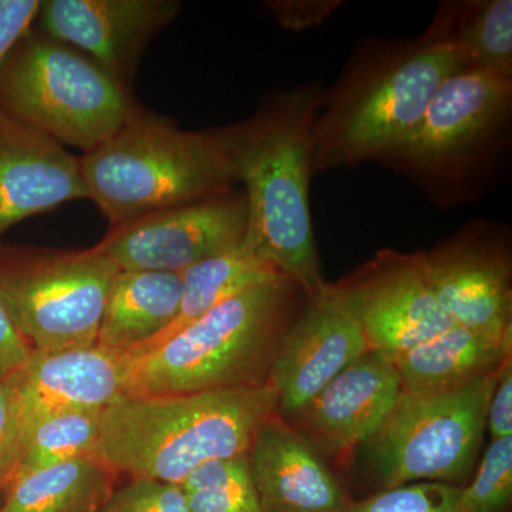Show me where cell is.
<instances>
[{"instance_id":"26","label":"cell","mask_w":512,"mask_h":512,"mask_svg":"<svg viewBox=\"0 0 512 512\" xmlns=\"http://www.w3.org/2000/svg\"><path fill=\"white\" fill-rule=\"evenodd\" d=\"M512 503V436L491 441L476 477L460 487V512H508Z\"/></svg>"},{"instance_id":"31","label":"cell","mask_w":512,"mask_h":512,"mask_svg":"<svg viewBox=\"0 0 512 512\" xmlns=\"http://www.w3.org/2000/svg\"><path fill=\"white\" fill-rule=\"evenodd\" d=\"M40 0H0V63L35 26Z\"/></svg>"},{"instance_id":"10","label":"cell","mask_w":512,"mask_h":512,"mask_svg":"<svg viewBox=\"0 0 512 512\" xmlns=\"http://www.w3.org/2000/svg\"><path fill=\"white\" fill-rule=\"evenodd\" d=\"M247 228V198L232 190L111 227L96 247L121 271L183 274L241 245Z\"/></svg>"},{"instance_id":"1","label":"cell","mask_w":512,"mask_h":512,"mask_svg":"<svg viewBox=\"0 0 512 512\" xmlns=\"http://www.w3.org/2000/svg\"><path fill=\"white\" fill-rule=\"evenodd\" d=\"M318 83L269 97L251 119L224 127L248 204L244 244L306 296L325 286L309 205Z\"/></svg>"},{"instance_id":"2","label":"cell","mask_w":512,"mask_h":512,"mask_svg":"<svg viewBox=\"0 0 512 512\" xmlns=\"http://www.w3.org/2000/svg\"><path fill=\"white\" fill-rule=\"evenodd\" d=\"M466 67L437 18L417 39L363 43L323 90L313 175L382 161L412 136L440 84Z\"/></svg>"},{"instance_id":"12","label":"cell","mask_w":512,"mask_h":512,"mask_svg":"<svg viewBox=\"0 0 512 512\" xmlns=\"http://www.w3.org/2000/svg\"><path fill=\"white\" fill-rule=\"evenodd\" d=\"M421 254L437 301L454 325L512 342L507 234L488 222H473Z\"/></svg>"},{"instance_id":"17","label":"cell","mask_w":512,"mask_h":512,"mask_svg":"<svg viewBox=\"0 0 512 512\" xmlns=\"http://www.w3.org/2000/svg\"><path fill=\"white\" fill-rule=\"evenodd\" d=\"M18 402L20 426L40 414L62 410H100L126 396L127 362L92 346L43 352L8 375Z\"/></svg>"},{"instance_id":"28","label":"cell","mask_w":512,"mask_h":512,"mask_svg":"<svg viewBox=\"0 0 512 512\" xmlns=\"http://www.w3.org/2000/svg\"><path fill=\"white\" fill-rule=\"evenodd\" d=\"M99 512H190L180 485L131 478L114 491Z\"/></svg>"},{"instance_id":"5","label":"cell","mask_w":512,"mask_h":512,"mask_svg":"<svg viewBox=\"0 0 512 512\" xmlns=\"http://www.w3.org/2000/svg\"><path fill=\"white\" fill-rule=\"evenodd\" d=\"M286 278L245 289L156 348L126 359V396H171L247 386L268 380L269 367L291 325Z\"/></svg>"},{"instance_id":"16","label":"cell","mask_w":512,"mask_h":512,"mask_svg":"<svg viewBox=\"0 0 512 512\" xmlns=\"http://www.w3.org/2000/svg\"><path fill=\"white\" fill-rule=\"evenodd\" d=\"M76 200H89L80 158L0 113V238L20 221Z\"/></svg>"},{"instance_id":"13","label":"cell","mask_w":512,"mask_h":512,"mask_svg":"<svg viewBox=\"0 0 512 512\" xmlns=\"http://www.w3.org/2000/svg\"><path fill=\"white\" fill-rule=\"evenodd\" d=\"M369 349L365 332L335 284L306 296L276 349L268 380L278 413L298 417L316 394Z\"/></svg>"},{"instance_id":"23","label":"cell","mask_w":512,"mask_h":512,"mask_svg":"<svg viewBox=\"0 0 512 512\" xmlns=\"http://www.w3.org/2000/svg\"><path fill=\"white\" fill-rule=\"evenodd\" d=\"M436 18L460 50L467 69L512 80L511 0L444 3Z\"/></svg>"},{"instance_id":"6","label":"cell","mask_w":512,"mask_h":512,"mask_svg":"<svg viewBox=\"0 0 512 512\" xmlns=\"http://www.w3.org/2000/svg\"><path fill=\"white\" fill-rule=\"evenodd\" d=\"M138 110L128 87L92 57L30 29L0 63V113L84 153Z\"/></svg>"},{"instance_id":"20","label":"cell","mask_w":512,"mask_h":512,"mask_svg":"<svg viewBox=\"0 0 512 512\" xmlns=\"http://www.w3.org/2000/svg\"><path fill=\"white\" fill-rule=\"evenodd\" d=\"M512 342L451 326L393 360L403 392L439 393L460 389L500 369Z\"/></svg>"},{"instance_id":"32","label":"cell","mask_w":512,"mask_h":512,"mask_svg":"<svg viewBox=\"0 0 512 512\" xmlns=\"http://www.w3.org/2000/svg\"><path fill=\"white\" fill-rule=\"evenodd\" d=\"M487 429H490L493 440L512 436L511 356L505 359L498 370L497 380L488 403Z\"/></svg>"},{"instance_id":"19","label":"cell","mask_w":512,"mask_h":512,"mask_svg":"<svg viewBox=\"0 0 512 512\" xmlns=\"http://www.w3.org/2000/svg\"><path fill=\"white\" fill-rule=\"evenodd\" d=\"M183 276L120 271L111 285L96 346L127 359L174 322Z\"/></svg>"},{"instance_id":"30","label":"cell","mask_w":512,"mask_h":512,"mask_svg":"<svg viewBox=\"0 0 512 512\" xmlns=\"http://www.w3.org/2000/svg\"><path fill=\"white\" fill-rule=\"evenodd\" d=\"M266 9L291 32L318 28L343 5L339 0H269Z\"/></svg>"},{"instance_id":"33","label":"cell","mask_w":512,"mask_h":512,"mask_svg":"<svg viewBox=\"0 0 512 512\" xmlns=\"http://www.w3.org/2000/svg\"><path fill=\"white\" fill-rule=\"evenodd\" d=\"M32 353L0 299V375L8 376L18 370Z\"/></svg>"},{"instance_id":"34","label":"cell","mask_w":512,"mask_h":512,"mask_svg":"<svg viewBox=\"0 0 512 512\" xmlns=\"http://www.w3.org/2000/svg\"><path fill=\"white\" fill-rule=\"evenodd\" d=\"M94 512H99V511H94Z\"/></svg>"},{"instance_id":"7","label":"cell","mask_w":512,"mask_h":512,"mask_svg":"<svg viewBox=\"0 0 512 512\" xmlns=\"http://www.w3.org/2000/svg\"><path fill=\"white\" fill-rule=\"evenodd\" d=\"M511 116L512 80L466 67L440 84L412 136L380 163L453 204L507 143Z\"/></svg>"},{"instance_id":"11","label":"cell","mask_w":512,"mask_h":512,"mask_svg":"<svg viewBox=\"0 0 512 512\" xmlns=\"http://www.w3.org/2000/svg\"><path fill=\"white\" fill-rule=\"evenodd\" d=\"M335 285L359 320L369 349L392 362L454 326L437 301L421 252L386 249Z\"/></svg>"},{"instance_id":"27","label":"cell","mask_w":512,"mask_h":512,"mask_svg":"<svg viewBox=\"0 0 512 512\" xmlns=\"http://www.w3.org/2000/svg\"><path fill=\"white\" fill-rule=\"evenodd\" d=\"M461 485L413 483L384 488L362 501H352L348 512H460Z\"/></svg>"},{"instance_id":"3","label":"cell","mask_w":512,"mask_h":512,"mask_svg":"<svg viewBox=\"0 0 512 512\" xmlns=\"http://www.w3.org/2000/svg\"><path fill=\"white\" fill-rule=\"evenodd\" d=\"M278 413L265 380L171 396L123 397L101 413L97 458L114 474L183 483L212 460L247 454L256 431Z\"/></svg>"},{"instance_id":"29","label":"cell","mask_w":512,"mask_h":512,"mask_svg":"<svg viewBox=\"0 0 512 512\" xmlns=\"http://www.w3.org/2000/svg\"><path fill=\"white\" fill-rule=\"evenodd\" d=\"M20 416L8 376L0 375V501L18 463Z\"/></svg>"},{"instance_id":"18","label":"cell","mask_w":512,"mask_h":512,"mask_svg":"<svg viewBox=\"0 0 512 512\" xmlns=\"http://www.w3.org/2000/svg\"><path fill=\"white\" fill-rule=\"evenodd\" d=\"M247 454L266 512H348L352 500L318 451L278 413L259 427Z\"/></svg>"},{"instance_id":"9","label":"cell","mask_w":512,"mask_h":512,"mask_svg":"<svg viewBox=\"0 0 512 512\" xmlns=\"http://www.w3.org/2000/svg\"><path fill=\"white\" fill-rule=\"evenodd\" d=\"M498 370L448 392L402 390L369 444L382 490L424 481L458 485L468 476L487 429Z\"/></svg>"},{"instance_id":"15","label":"cell","mask_w":512,"mask_h":512,"mask_svg":"<svg viewBox=\"0 0 512 512\" xmlns=\"http://www.w3.org/2000/svg\"><path fill=\"white\" fill-rule=\"evenodd\" d=\"M402 390L392 360L367 350L330 380L295 419L319 446L348 457L372 443Z\"/></svg>"},{"instance_id":"8","label":"cell","mask_w":512,"mask_h":512,"mask_svg":"<svg viewBox=\"0 0 512 512\" xmlns=\"http://www.w3.org/2000/svg\"><path fill=\"white\" fill-rule=\"evenodd\" d=\"M120 271L96 245L47 251L0 244V299L32 350L92 348Z\"/></svg>"},{"instance_id":"24","label":"cell","mask_w":512,"mask_h":512,"mask_svg":"<svg viewBox=\"0 0 512 512\" xmlns=\"http://www.w3.org/2000/svg\"><path fill=\"white\" fill-rule=\"evenodd\" d=\"M101 413L100 410H62L40 414L22 423L15 473L76 458L97 457Z\"/></svg>"},{"instance_id":"14","label":"cell","mask_w":512,"mask_h":512,"mask_svg":"<svg viewBox=\"0 0 512 512\" xmlns=\"http://www.w3.org/2000/svg\"><path fill=\"white\" fill-rule=\"evenodd\" d=\"M180 10L175 0H40L36 22L127 86L148 43Z\"/></svg>"},{"instance_id":"22","label":"cell","mask_w":512,"mask_h":512,"mask_svg":"<svg viewBox=\"0 0 512 512\" xmlns=\"http://www.w3.org/2000/svg\"><path fill=\"white\" fill-rule=\"evenodd\" d=\"M181 276H183V296H181L180 309L174 322L156 339L148 342L127 359L156 348L178 330L184 329L194 320L201 318L204 313L211 311L212 308L237 293L264 282L285 278L244 242L227 252L192 265Z\"/></svg>"},{"instance_id":"21","label":"cell","mask_w":512,"mask_h":512,"mask_svg":"<svg viewBox=\"0 0 512 512\" xmlns=\"http://www.w3.org/2000/svg\"><path fill=\"white\" fill-rule=\"evenodd\" d=\"M116 474L97 457L76 458L18 471L0 501V512L100 511Z\"/></svg>"},{"instance_id":"25","label":"cell","mask_w":512,"mask_h":512,"mask_svg":"<svg viewBox=\"0 0 512 512\" xmlns=\"http://www.w3.org/2000/svg\"><path fill=\"white\" fill-rule=\"evenodd\" d=\"M190 512H266L259 500L248 454L208 461L180 484Z\"/></svg>"},{"instance_id":"4","label":"cell","mask_w":512,"mask_h":512,"mask_svg":"<svg viewBox=\"0 0 512 512\" xmlns=\"http://www.w3.org/2000/svg\"><path fill=\"white\" fill-rule=\"evenodd\" d=\"M92 200L111 227L225 194L238 185L224 128L184 131L138 109L80 158Z\"/></svg>"}]
</instances>
